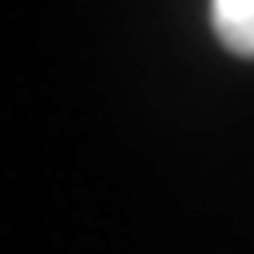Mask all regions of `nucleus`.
Masks as SVG:
<instances>
[{
	"label": "nucleus",
	"instance_id": "1",
	"mask_svg": "<svg viewBox=\"0 0 254 254\" xmlns=\"http://www.w3.org/2000/svg\"><path fill=\"white\" fill-rule=\"evenodd\" d=\"M210 18L232 54L254 58V0H210Z\"/></svg>",
	"mask_w": 254,
	"mask_h": 254
}]
</instances>
